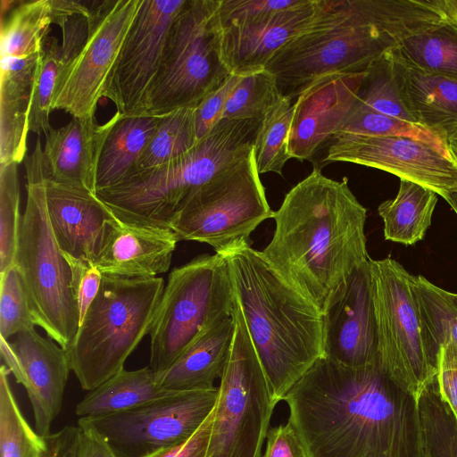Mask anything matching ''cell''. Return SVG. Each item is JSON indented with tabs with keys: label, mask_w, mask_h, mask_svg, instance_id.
<instances>
[{
	"label": "cell",
	"mask_w": 457,
	"mask_h": 457,
	"mask_svg": "<svg viewBox=\"0 0 457 457\" xmlns=\"http://www.w3.org/2000/svg\"><path fill=\"white\" fill-rule=\"evenodd\" d=\"M369 272L376 320L378 366L401 389L419 401L435 382L439 351L422 320L412 277L386 257L370 258Z\"/></svg>",
	"instance_id": "cell-9"
},
{
	"label": "cell",
	"mask_w": 457,
	"mask_h": 457,
	"mask_svg": "<svg viewBox=\"0 0 457 457\" xmlns=\"http://www.w3.org/2000/svg\"><path fill=\"white\" fill-rule=\"evenodd\" d=\"M424 457H457V423L441 400L436 382L418 401Z\"/></svg>",
	"instance_id": "cell-38"
},
{
	"label": "cell",
	"mask_w": 457,
	"mask_h": 457,
	"mask_svg": "<svg viewBox=\"0 0 457 457\" xmlns=\"http://www.w3.org/2000/svg\"><path fill=\"white\" fill-rule=\"evenodd\" d=\"M53 23L51 0L19 3L1 22L0 56H22L42 51Z\"/></svg>",
	"instance_id": "cell-31"
},
{
	"label": "cell",
	"mask_w": 457,
	"mask_h": 457,
	"mask_svg": "<svg viewBox=\"0 0 457 457\" xmlns=\"http://www.w3.org/2000/svg\"><path fill=\"white\" fill-rule=\"evenodd\" d=\"M365 73L324 76L296 97L289 135L291 158L310 160L340 130L357 101Z\"/></svg>",
	"instance_id": "cell-20"
},
{
	"label": "cell",
	"mask_w": 457,
	"mask_h": 457,
	"mask_svg": "<svg viewBox=\"0 0 457 457\" xmlns=\"http://www.w3.org/2000/svg\"><path fill=\"white\" fill-rule=\"evenodd\" d=\"M10 370H0V457H43L46 437L37 434L22 415L11 388Z\"/></svg>",
	"instance_id": "cell-33"
},
{
	"label": "cell",
	"mask_w": 457,
	"mask_h": 457,
	"mask_svg": "<svg viewBox=\"0 0 457 457\" xmlns=\"http://www.w3.org/2000/svg\"><path fill=\"white\" fill-rule=\"evenodd\" d=\"M444 199L449 204L454 212L457 214V191L445 195Z\"/></svg>",
	"instance_id": "cell-50"
},
{
	"label": "cell",
	"mask_w": 457,
	"mask_h": 457,
	"mask_svg": "<svg viewBox=\"0 0 457 457\" xmlns=\"http://www.w3.org/2000/svg\"><path fill=\"white\" fill-rule=\"evenodd\" d=\"M323 343L324 357L342 365L351 368L378 365L369 262L352 275L344 290L323 313Z\"/></svg>",
	"instance_id": "cell-19"
},
{
	"label": "cell",
	"mask_w": 457,
	"mask_h": 457,
	"mask_svg": "<svg viewBox=\"0 0 457 457\" xmlns=\"http://www.w3.org/2000/svg\"><path fill=\"white\" fill-rule=\"evenodd\" d=\"M273 401L325 356L323 314L290 286L251 242L220 253Z\"/></svg>",
	"instance_id": "cell-3"
},
{
	"label": "cell",
	"mask_w": 457,
	"mask_h": 457,
	"mask_svg": "<svg viewBox=\"0 0 457 457\" xmlns=\"http://www.w3.org/2000/svg\"><path fill=\"white\" fill-rule=\"evenodd\" d=\"M338 132L408 137L428 144L445 156L453 158L448 142L431 130L414 122L370 111L357 103Z\"/></svg>",
	"instance_id": "cell-37"
},
{
	"label": "cell",
	"mask_w": 457,
	"mask_h": 457,
	"mask_svg": "<svg viewBox=\"0 0 457 457\" xmlns=\"http://www.w3.org/2000/svg\"><path fill=\"white\" fill-rule=\"evenodd\" d=\"M227 259L202 254L175 268L164 286L150 335V369L162 374L209 328L233 314Z\"/></svg>",
	"instance_id": "cell-8"
},
{
	"label": "cell",
	"mask_w": 457,
	"mask_h": 457,
	"mask_svg": "<svg viewBox=\"0 0 457 457\" xmlns=\"http://www.w3.org/2000/svg\"><path fill=\"white\" fill-rule=\"evenodd\" d=\"M196 106L182 107L162 116L135 171L162 166L195 147L198 142L195 125Z\"/></svg>",
	"instance_id": "cell-32"
},
{
	"label": "cell",
	"mask_w": 457,
	"mask_h": 457,
	"mask_svg": "<svg viewBox=\"0 0 457 457\" xmlns=\"http://www.w3.org/2000/svg\"><path fill=\"white\" fill-rule=\"evenodd\" d=\"M452 298L455 305L457 306V294L452 293Z\"/></svg>",
	"instance_id": "cell-52"
},
{
	"label": "cell",
	"mask_w": 457,
	"mask_h": 457,
	"mask_svg": "<svg viewBox=\"0 0 457 457\" xmlns=\"http://www.w3.org/2000/svg\"><path fill=\"white\" fill-rule=\"evenodd\" d=\"M214 408L190 438L148 457H206L215 413Z\"/></svg>",
	"instance_id": "cell-48"
},
{
	"label": "cell",
	"mask_w": 457,
	"mask_h": 457,
	"mask_svg": "<svg viewBox=\"0 0 457 457\" xmlns=\"http://www.w3.org/2000/svg\"><path fill=\"white\" fill-rule=\"evenodd\" d=\"M0 336L8 340L18 333L33 328L28 293L15 264L0 273Z\"/></svg>",
	"instance_id": "cell-42"
},
{
	"label": "cell",
	"mask_w": 457,
	"mask_h": 457,
	"mask_svg": "<svg viewBox=\"0 0 457 457\" xmlns=\"http://www.w3.org/2000/svg\"><path fill=\"white\" fill-rule=\"evenodd\" d=\"M234 330L233 314L209 328L169 369L156 376L160 388L167 392L213 388L225 369Z\"/></svg>",
	"instance_id": "cell-26"
},
{
	"label": "cell",
	"mask_w": 457,
	"mask_h": 457,
	"mask_svg": "<svg viewBox=\"0 0 457 457\" xmlns=\"http://www.w3.org/2000/svg\"><path fill=\"white\" fill-rule=\"evenodd\" d=\"M272 218L275 230L263 257L323 314L370 260L366 208L346 178L334 180L314 168L286 195Z\"/></svg>",
	"instance_id": "cell-2"
},
{
	"label": "cell",
	"mask_w": 457,
	"mask_h": 457,
	"mask_svg": "<svg viewBox=\"0 0 457 457\" xmlns=\"http://www.w3.org/2000/svg\"><path fill=\"white\" fill-rule=\"evenodd\" d=\"M30 156L44 187L49 221L60 249L93 263L106 224L114 214L96 194L50 177L39 137Z\"/></svg>",
	"instance_id": "cell-18"
},
{
	"label": "cell",
	"mask_w": 457,
	"mask_h": 457,
	"mask_svg": "<svg viewBox=\"0 0 457 457\" xmlns=\"http://www.w3.org/2000/svg\"><path fill=\"white\" fill-rule=\"evenodd\" d=\"M241 78L242 76L231 74L219 88L197 104L195 115L197 141L204 138L222 120L226 103Z\"/></svg>",
	"instance_id": "cell-45"
},
{
	"label": "cell",
	"mask_w": 457,
	"mask_h": 457,
	"mask_svg": "<svg viewBox=\"0 0 457 457\" xmlns=\"http://www.w3.org/2000/svg\"><path fill=\"white\" fill-rule=\"evenodd\" d=\"M17 165L0 164V273L14 264L22 216Z\"/></svg>",
	"instance_id": "cell-41"
},
{
	"label": "cell",
	"mask_w": 457,
	"mask_h": 457,
	"mask_svg": "<svg viewBox=\"0 0 457 457\" xmlns=\"http://www.w3.org/2000/svg\"><path fill=\"white\" fill-rule=\"evenodd\" d=\"M116 112L103 124L96 117L72 118L46 135L43 160L54 180L96 194L98 163L104 142L120 118Z\"/></svg>",
	"instance_id": "cell-23"
},
{
	"label": "cell",
	"mask_w": 457,
	"mask_h": 457,
	"mask_svg": "<svg viewBox=\"0 0 457 457\" xmlns=\"http://www.w3.org/2000/svg\"><path fill=\"white\" fill-rule=\"evenodd\" d=\"M266 440L262 457H306L302 442L289 421L270 428Z\"/></svg>",
	"instance_id": "cell-47"
},
{
	"label": "cell",
	"mask_w": 457,
	"mask_h": 457,
	"mask_svg": "<svg viewBox=\"0 0 457 457\" xmlns=\"http://www.w3.org/2000/svg\"><path fill=\"white\" fill-rule=\"evenodd\" d=\"M171 392L160 388L149 366L123 369L89 393L77 404L80 418H96L126 411Z\"/></svg>",
	"instance_id": "cell-28"
},
{
	"label": "cell",
	"mask_w": 457,
	"mask_h": 457,
	"mask_svg": "<svg viewBox=\"0 0 457 457\" xmlns=\"http://www.w3.org/2000/svg\"><path fill=\"white\" fill-rule=\"evenodd\" d=\"M391 51L381 55L367 69L356 103L370 111L415 123L401 97Z\"/></svg>",
	"instance_id": "cell-36"
},
{
	"label": "cell",
	"mask_w": 457,
	"mask_h": 457,
	"mask_svg": "<svg viewBox=\"0 0 457 457\" xmlns=\"http://www.w3.org/2000/svg\"><path fill=\"white\" fill-rule=\"evenodd\" d=\"M328 143L325 162L376 168L430 188L443 198L457 191V161L424 142L337 132Z\"/></svg>",
	"instance_id": "cell-16"
},
{
	"label": "cell",
	"mask_w": 457,
	"mask_h": 457,
	"mask_svg": "<svg viewBox=\"0 0 457 457\" xmlns=\"http://www.w3.org/2000/svg\"><path fill=\"white\" fill-rule=\"evenodd\" d=\"M261 120H220L185 155L137 170L96 195L119 219L170 228L192 195L216 175L250 154Z\"/></svg>",
	"instance_id": "cell-4"
},
{
	"label": "cell",
	"mask_w": 457,
	"mask_h": 457,
	"mask_svg": "<svg viewBox=\"0 0 457 457\" xmlns=\"http://www.w3.org/2000/svg\"><path fill=\"white\" fill-rule=\"evenodd\" d=\"M412 287L422 320L436 348L440 351L445 345H457V306L452 293L421 275H413Z\"/></svg>",
	"instance_id": "cell-35"
},
{
	"label": "cell",
	"mask_w": 457,
	"mask_h": 457,
	"mask_svg": "<svg viewBox=\"0 0 457 457\" xmlns=\"http://www.w3.org/2000/svg\"><path fill=\"white\" fill-rule=\"evenodd\" d=\"M294 110L292 99L282 96L262 119L253 145L259 174L275 172L282 175L285 163L291 159L289 135Z\"/></svg>",
	"instance_id": "cell-34"
},
{
	"label": "cell",
	"mask_w": 457,
	"mask_h": 457,
	"mask_svg": "<svg viewBox=\"0 0 457 457\" xmlns=\"http://www.w3.org/2000/svg\"><path fill=\"white\" fill-rule=\"evenodd\" d=\"M436 385L441 400L457 423V345L440 348Z\"/></svg>",
	"instance_id": "cell-46"
},
{
	"label": "cell",
	"mask_w": 457,
	"mask_h": 457,
	"mask_svg": "<svg viewBox=\"0 0 457 457\" xmlns=\"http://www.w3.org/2000/svg\"><path fill=\"white\" fill-rule=\"evenodd\" d=\"M324 0L222 29L221 54L231 74L248 75L264 70L287 42L306 30L322 9Z\"/></svg>",
	"instance_id": "cell-21"
},
{
	"label": "cell",
	"mask_w": 457,
	"mask_h": 457,
	"mask_svg": "<svg viewBox=\"0 0 457 457\" xmlns=\"http://www.w3.org/2000/svg\"><path fill=\"white\" fill-rule=\"evenodd\" d=\"M25 170L27 201L14 264L23 278L35 325L66 350L79 327L71 270L54 236L44 187L30 154L25 158Z\"/></svg>",
	"instance_id": "cell-7"
},
{
	"label": "cell",
	"mask_w": 457,
	"mask_h": 457,
	"mask_svg": "<svg viewBox=\"0 0 457 457\" xmlns=\"http://www.w3.org/2000/svg\"><path fill=\"white\" fill-rule=\"evenodd\" d=\"M233 316L234 336L220 378L206 457H262L277 403L236 297Z\"/></svg>",
	"instance_id": "cell-11"
},
{
	"label": "cell",
	"mask_w": 457,
	"mask_h": 457,
	"mask_svg": "<svg viewBox=\"0 0 457 457\" xmlns=\"http://www.w3.org/2000/svg\"><path fill=\"white\" fill-rule=\"evenodd\" d=\"M163 278L103 274L99 291L65 350L81 387L91 391L124 369L149 334Z\"/></svg>",
	"instance_id": "cell-6"
},
{
	"label": "cell",
	"mask_w": 457,
	"mask_h": 457,
	"mask_svg": "<svg viewBox=\"0 0 457 457\" xmlns=\"http://www.w3.org/2000/svg\"><path fill=\"white\" fill-rule=\"evenodd\" d=\"M187 0H142L111 72L104 97L123 115L145 113L171 25Z\"/></svg>",
	"instance_id": "cell-15"
},
{
	"label": "cell",
	"mask_w": 457,
	"mask_h": 457,
	"mask_svg": "<svg viewBox=\"0 0 457 457\" xmlns=\"http://www.w3.org/2000/svg\"><path fill=\"white\" fill-rule=\"evenodd\" d=\"M67 62L56 38L46 37L36 71L29 112V131L38 136L42 133L46 136L53 129L49 120L52 98L58 77Z\"/></svg>",
	"instance_id": "cell-40"
},
{
	"label": "cell",
	"mask_w": 457,
	"mask_h": 457,
	"mask_svg": "<svg viewBox=\"0 0 457 457\" xmlns=\"http://www.w3.org/2000/svg\"><path fill=\"white\" fill-rule=\"evenodd\" d=\"M142 0L95 1L87 37L61 71L51 109L72 118L96 117L109 77Z\"/></svg>",
	"instance_id": "cell-14"
},
{
	"label": "cell",
	"mask_w": 457,
	"mask_h": 457,
	"mask_svg": "<svg viewBox=\"0 0 457 457\" xmlns=\"http://www.w3.org/2000/svg\"><path fill=\"white\" fill-rule=\"evenodd\" d=\"M161 118L148 113H120L101 153L96 192L121 183L135 171Z\"/></svg>",
	"instance_id": "cell-27"
},
{
	"label": "cell",
	"mask_w": 457,
	"mask_h": 457,
	"mask_svg": "<svg viewBox=\"0 0 457 457\" xmlns=\"http://www.w3.org/2000/svg\"><path fill=\"white\" fill-rule=\"evenodd\" d=\"M41 53L0 56V164H19L26 157L35 75Z\"/></svg>",
	"instance_id": "cell-24"
},
{
	"label": "cell",
	"mask_w": 457,
	"mask_h": 457,
	"mask_svg": "<svg viewBox=\"0 0 457 457\" xmlns=\"http://www.w3.org/2000/svg\"><path fill=\"white\" fill-rule=\"evenodd\" d=\"M308 0H221L219 16L221 29L237 26L282 11Z\"/></svg>",
	"instance_id": "cell-43"
},
{
	"label": "cell",
	"mask_w": 457,
	"mask_h": 457,
	"mask_svg": "<svg viewBox=\"0 0 457 457\" xmlns=\"http://www.w3.org/2000/svg\"><path fill=\"white\" fill-rule=\"evenodd\" d=\"M178 241L170 228L130 223L113 215L93 264L102 274L154 278L169 270Z\"/></svg>",
	"instance_id": "cell-22"
},
{
	"label": "cell",
	"mask_w": 457,
	"mask_h": 457,
	"mask_svg": "<svg viewBox=\"0 0 457 457\" xmlns=\"http://www.w3.org/2000/svg\"><path fill=\"white\" fill-rule=\"evenodd\" d=\"M447 142L451 154L457 161V134L452 137Z\"/></svg>",
	"instance_id": "cell-51"
},
{
	"label": "cell",
	"mask_w": 457,
	"mask_h": 457,
	"mask_svg": "<svg viewBox=\"0 0 457 457\" xmlns=\"http://www.w3.org/2000/svg\"><path fill=\"white\" fill-rule=\"evenodd\" d=\"M399 92L415 123L446 141L457 134V79L418 70L391 51Z\"/></svg>",
	"instance_id": "cell-25"
},
{
	"label": "cell",
	"mask_w": 457,
	"mask_h": 457,
	"mask_svg": "<svg viewBox=\"0 0 457 457\" xmlns=\"http://www.w3.org/2000/svg\"><path fill=\"white\" fill-rule=\"evenodd\" d=\"M219 386L171 392L131 410L96 418H79L78 425L94 428L119 457H148L190 438L216 405Z\"/></svg>",
	"instance_id": "cell-13"
},
{
	"label": "cell",
	"mask_w": 457,
	"mask_h": 457,
	"mask_svg": "<svg viewBox=\"0 0 457 457\" xmlns=\"http://www.w3.org/2000/svg\"><path fill=\"white\" fill-rule=\"evenodd\" d=\"M276 79L267 70L242 76L222 114L227 120H262L281 99Z\"/></svg>",
	"instance_id": "cell-39"
},
{
	"label": "cell",
	"mask_w": 457,
	"mask_h": 457,
	"mask_svg": "<svg viewBox=\"0 0 457 457\" xmlns=\"http://www.w3.org/2000/svg\"><path fill=\"white\" fill-rule=\"evenodd\" d=\"M396 45L367 19L360 0H324L311 26L283 46L265 70L281 96L293 99L324 76L365 72Z\"/></svg>",
	"instance_id": "cell-5"
},
{
	"label": "cell",
	"mask_w": 457,
	"mask_h": 457,
	"mask_svg": "<svg viewBox=\"0 0 457 457\" xmlns=\"http://www.w3.org/2000/svg\"><path fill=\"white\" fill-rule=\"evenodd\" d=\"M394 52L413 68L457 79V21H443L403 39Z\"/></svg>",
	"instance_id": "cell-30"
},
{
	"label": "cell",
	"mask_w": 457,
	"mask_h": 457,
	"mask_svg": "<svg viewBox=\"0 0 457 457\" xmlns=\"http://www.w3.org/2000/svg\"><path fill=\"white\" fill-rule=\"evenodd\" d=\"M77 457H119L105 438L94 428L78 425Z\"/></svg>",
	"instance_id": "cell-49"
},
{
	"label": "cell",
	"mask_w": 457,
	"mask_h": 457,
	"mask_svg": "<svg viewBox=\"0 0 457 457\" xmlns=\"http://www.w3.org/2000/svg\"><path fill=\"white\" fill-rule=\"evenodd\" d=\"M63 255L71 270V287L79 311L80 325L99 291L103 274L87 260L76 259L65 253Z\"/></svg>",
	"instance_id": "cell-44"
},
{
	"label": "cell",
	"mask_w": 457,
	"mask_h": 457,
	"mask_svg": "<svg viewBox=\"0 0 457 457\" xmlns=\"http://www.w3.org/2000/svg\"><path fill=\"white\" fill-rule=\"evenodd\" d=\"M284 401L306 457H424L418 401L378 365L322 357Z\"/></svg>",
	"instance_id": "cell-1"
},
{
	"label": "cell",
	"mask_w": 457,
	"mask_h": 457,
	"mask_svg": "<svg viewBox=\"0 0 457 457\" xmlns=\"http://www.w3.org/2000/svg\"><path fill=\"white\" fill-rule=\"evenodd\" d=\"M257 170L253 149L248 156L198 189L170 224L179 240L211 245L220 253L250 242V235L272 218Z\"/></svg>",
	"instance_id": "cell-12"
},
{
	"label": "cell",
	"mask_w": 457,
	"mask_h": 457,
	"mask_svg": "<svg viewBox=\"0 0 457 457\" xmlns=\"http://www.w3.org/2000/svg\"><path fill=\"white\" fill-rule=\"evenodd\" d=\"M14 341L0 338L4 365L21 384L31 403L35 429L50 436L59 415L71 370L66 351L53 339L41 337L35 328L18 333Z\"/></svg>",
	"instance_id": "cell-17"
},
{
	"label": "cell",
	"mask_w": 457,
	"mask_h": 457,
	"mask_svg": "<svg viewBox=\"0 0 457 457\" xmlns=\"http://www.w3.org/2000/svg\"><path fill=\"white\" fill-rule=\"evenodd\" d=\"M221 0H187L175 18L145 113L197 105L231 75L221 54Z\"/></svg>",
	"instance_id": "cell-10"
},
{
	"label": "cell",
	"mask_w": 457,
	"mask_h": 457,
	"mask_svg": "<svg viewBox=\"0 0 457 457\" xmlns=\"http://www.w3.org/2000/svg\"><path fill=\"white\" fill-rule=\"evenodd\" d=\"M437 194L424 186L400 179L394 199L382 202L378 212L386 240L411 245L422 240L431 224Z\"/></svg>",
	"instance_id": "cell-29"
}]
</instances>
